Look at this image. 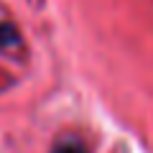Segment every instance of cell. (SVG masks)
I'll return each instance as SVG.
<instances>
[{
	"label": "cell",
	"instance_id": "2",
	"mask_svg": "<svg viewBox=\"0 0 153 153\" xmlns=\"http://www.w3.org/2000/svg\"><path fill=\"white\" fill-rule=\"evenodd\" d=\"M54 153H87V151H84L76 140H64V143H59V146L54 148Z\"/></svg>",
	"mask_w": 153,
	"mask_h": 153
},
{
	"label": "cell",
	"instance_id": "1",
	"mask_svg": "<svg viewBox=\"0 0 153 153\" xmlns=\"http://www.w3.org/2000/svg\"><path fill=\"white\" fill-rule=\"evenodd\" d=\"M21 44V36H18V28L8 21H0V51L16 49Z\"/></svg>",
	"mask_w": 153,
	"mask_h": 153
}]
</instances>
